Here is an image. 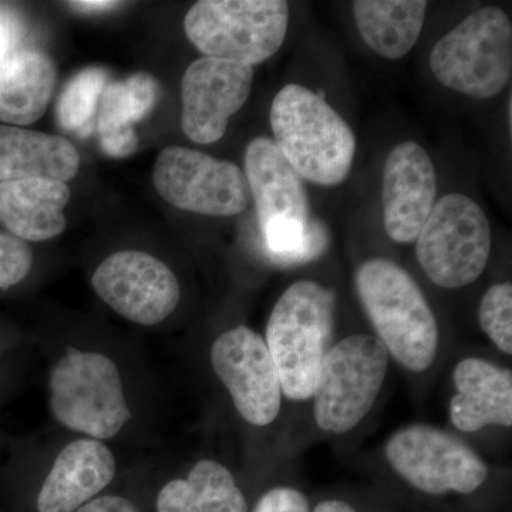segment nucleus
Segmentation results:
<instances>
[{"label": "nucleus", "instance_id": "f257e3e1", "mask_svg": "<svg viewBox=\"0 0 512 512\" xmlns=\"http://www.w3.org/2000/svg\"><path fill=\"white\" fill-rule=\"evenodd\" d=\"M355 285L390 359L409 372H427L440 352L439 322L413 276L390 259L372 258L356 269Z\"/></svg>", "mask_w": 512, "mask_h": 512}, {"label": "nucleus", "instance_id": "f03ea898", "mask_svg": "<svg viewBox=\"0 0 512 512\" xmlns=\"http://www.w3.org/2000/svg\"><path fill=\"white\" fill-rule=\"evenodd\" d=\"M335 325L336 295L325 285L301 279L279 296L264 339L286 399L311 400L320 366L333 345Z\"/></svg>", "mask_w": 512, "mask_h": 512}, {"label": "nucleus", "instance_id": "7ed1b4c3", "mask_svg": "<svg viewBox=\"0 0 512 512\" xmlns=\"http://www.w3.org/2000/svg\"><path fill=\"white\" fill-rule=\"evenodd\" d=\"M269 119L276 147L303 180L338 185L348 178L356 137L322 96L288 84L276 94Z\"/></svg>", "mask_w": 512, "mask_h": 512}, {"label": "nucleus", "instance_id": "20e7f679", "mask_svg": "<svg viewBox=\"0 0 512 512\" xmlns=\"http://www.w3.org/2000/svg\"><path fill=\"white\" fill-rule=\"evenodd\" d=\"M389 353L373 333H353L330 346L312 393L316 427L330 436L357 429L382 396Z\"/></svg>", "mask_w": 512, "mask_h": 512}, {"label": "nucleus", "instance_id": "39448f33", "mask_svg": "<svg viewBox=\"0 0 512 512\" xmlns=\"http://www.w3.org/2000/svg\"><path fill=\"white\" fill-rule=\"evenodd\" d=\"M394 476L430 500L468 498L483 490L490 468L470 444L427 423L400 427L384 444Z\"/></svg>", "mask_w": 512, "mask_h": 512}, {"label": "nucleus", "instance_id": "423d86ee", "mask_svg": "<svg viewBox=\"0 0 512 512\" xmlns=\"http://www.w3.org/2000/svg\"><path fill=\"white\" fill-rule=\"evenodd\" d=\"M49 409L66 429L100 441L116 437L133 417L119 366L77 348L64 350L50 370Z\"/></svg>", "mask_w": 512, "mask_h": 512}, {"label": "nucleus", "instance_id": "0eeeda50", "mask_svg": "<svg viewBox=\"0 0 512 512\" xmlns=\"http://www.w3.org/2000/svg\"><path fill=\"white\" fill-rule=\"evenodd\" d=\"M430 69L443 86L473 99L498 96L512 74V25L503 9L485 6L441 37Z\"/></svg>", "mask_w": 512, "mask_h": 512}, {"label": "nucleus", "instance_id": "6e6552de", "mask_svg": "<svg viewBox=\"0 0 512 512\" xmlns=\"http://www.w3.org/2000/svg\"><path fill=\"white\" fill-rule=\"evenodd\" d=\"M284 0H201L184 19L185 35L205 57L254 67L284 45Z\"/></svg>", "mask_w": 512, "mask_h": 512}, {"label": "nucleus", "instance_id": "1a4fd4ad", "mask_svg": "<svg viewBox=\"0 0 512 512\" xmlns=\"http://www.w3.org/2000/svg\"><path fill=\"white\" fill-rule=\"evenodd\" d=\"M493 232L483 208L463 194H448L434 204L416 239L417 261L433 284L460 289L487 268Z\"/></svg>", "mask_w": 512, "mask_h": 512}, {"label": "nucleus", "instance_id": "9d476101", "mask_svg": "<svg viewBox=\"0 0 512 512\" xmlns=\"http://www.w3.org/2000/svg\"><path fill=\"white\" fill-rule=\"evenodd\" d=\"M158 194L180 210L232 217L247 210L251 192L237 164L185 147H168L154 165Z\"/></svg>", "mask_w": 512, "mask_h": 512}, {"label": "nucleus", "instance_id": "9b49d317", "mask_svg": "<svg viewBox=\"0 0 512 512\" xmlns=\"http://www.w3.org/2000/svg\"><path fill=\"white\" fill-rule=\"evenodd\" d=\"M210 360L242 419L254 427L278 419L284 393L264 336L245 325L225 330L212 343Z\"/></svg>", "mask_w": 512, "mask_h": 512}, {"label": "nucleus", "instance_id": "f8f14e48", "mask_svg": "<svg viewBox=\"0 0 512 512\" xmlns=\"http://www.w3.org/2000/svg\"><path fill=\"white\" fill-rule=\"evenodd\" d=\"M92 285L117 315L141 326L163 323L181 299L174 272L156 256L141 251L107 256L94 271Z\"/></svg>", "mask_w": 512, "mask_h": 512}, {"label": "nucleus", "instance_id": "ddd939ff", "mask_svg": "<svg viewBox=\"0 0 512 512\" xmlns=\"http://www.w3.org/2000/svg\"><path fill=\"white\" fill-rule=\"evenodd\" d=\"M254 83V67L202 56L183 76V130L198 144L220 141L229 119L244 106Z\"/></svg>", "mask_w": 512, "mask_h": 512}, {"label": "nucleus", "instance_id": "4468645a", "mask_svg": "<svg viewBox=\"0 0 512 512\" xmlns=\"http://www.w3.org/2000/svg\"><path fill=\"white\" fill-rule=\"evenodd\" d=\"M437 195V174L427 151L414 141H404L390 151L382 180L383 224L399 244H412Z\"/></svg>", "mask_w": 512, "mask_h": 512}, {"label": "nucleus", "instance_id": "2eb2a0df", "mask_svg": "<svg viewBox=\"0 0 512 512\" xmlns=\"http://www.w3.org/2000/svg\"><path fill=\"white\" fill-rule=\"evenodd\" d=\"M116 470V457L103 441H72L57 454L40 487L37 512H76L109 487Z\"/></svg>", "mask_w": 512, "mask_h": 512}, {"label": "nucleus", "instance_id": "dca6fc26", "mask_svg": "<svg viewBox=\"0 0 512 512\" xmlns=\"http://www.w3.org/2000/svg\"><path fill=\"white\" fill-rule=\"evenodd\" d=\"M456 394L448 403L454 429L473 434L512 427V373L483 357H464L453 369Z\"/></svg>", "mask_w": 512, "mask_h": 512}, {"label": "nucleus", "instance_id": "f3484780", "mask_svg": "<svg viewBox=\"0 0 512 512\" xmlns=\"http://www.w3.org/2000/svg\"><path fill=\"white\" fill-rule=\"evenodd\" d=\"M245 178L254 197L261 228L275 220L308 224L312 220L302 178L282 156L274 141L259 137L245 153Z\"/></svg>", "mask_w": 512, "mask_h": 512}, {"label": "nucleus", "instance_id": "a211bd4d", "mask_svg": "<svg viewBox=\"0 0 512 512\" xmlns=\"http://www.w3.org/2000/svg\"><path fill=\"white\" fill-rule=\"evenodd\" d=\"M69 200V185L60 181H6L0 183V222L22 241H47L66 229Z\"/></svg>", "mask_w": 512, "mask_h": 512}, {"label": "nucleus", "instance_id": "6ab92c4d", "mask_svg": "<svg viewBox=\"0 0 512 512\" xmlns=\"http://www.w3.org/2000/svg\"><path fill=\"white\" fill-rule=\"evenodd\" d=\"M79 168V153L67 138L0 126V183L32 178L67 183Z\"/></svg>", "mask_w": 512, "mask_h": 512}, {"label": "nucleus", "instance_id": "aec40b11", "mask_svg": "<svg viewBox=\"0 0 512 512\" xmlns=\"http://www.w3.org/2000/svg\"><path fill=\"white\" fill-rule=\"evenodd\" d=\"M160 99V84L148 73H136L123 82L109 83L99 104L97 128L107 156H131L138 147L134 124L146 119Z\"/></svg>", "mask_w": 512, "mask_h": 512}, {"label": "nucleus", "instance_id": "412c9836", "mask_svg": "<svg viewBox=\"0 0 512 512\" xmlns=\"http://www.w3.org/2000/svg\"><path fill=\"white\" fill-rule=\"evenodd\" d=\"M55 63L39 50H20L0 66V121L29 126L46 113L55 92Z\"/></svg>", "mask_w": 512, "mask_h": 512}, {"label": "nucleus", "instance_id": "4be33fe9", "mask_svg": "<svg viewBox=\"0 0 512 512\" xmlns=\"http://www.w3.org/2000/svg\"><path fill=\"white\" fill-rule=\"evenodd\" d=\"M157 512H249L247 495L234 474L211 458L197 461L185 478H175L158 491Z\"/></svg>", "mask_w": 512, "mask_h": 512}, {"label": "nucleus", "instance_id": "5701e85b", "mask_svg": "<svg viewBox=\"0 0 512 512\" xmlns=\"http://www.w3.org/2000/svg\"><path fill=\"white\" fill-rule=\"evenodd\" d=\"M423 0H356L353 13L366 45L384 57L397 60L416 46L426 20Z\"/></svg>", "mask_w": 512, "mask_h": 512}, {"label": "nucleus", "instance_id": "b1692460", "mask_svg": "<svg viewBox=\"0 0 512 512\" xmlns=\"http://www.w3.org/2000/svg\"><path fill=\"white\" fill-rule=\"evenodd\" d=\"M109 84V73L87 67L70 80L57 101V121L67 131L87 136L93 128L101 96Z\"/></svg>", "mask_w": 512, "mask_h": 512}, {"label": "nucleus", "instance_id": "393cba45", "mask_svg": "<svg viewBox=\"0 0 512 512\" xmlns=\"http://www.w3.org/2000/svg\"><path fill=\"white\" fill-rule=\"evenodd\" d=\"M480 326L495 348L512 355V285L501 282L484 293L478 311Z\"/></svg>", "mask_w": 512, "mask_h": 512}, {"label": "nucleus", "instance_id": "a878e982", "mask_svg": "<svg viewBox=\"0 0 512 512\" xmlns=\"http://www.w3.org/2000/svg\"><path fill=\"white\" fill-rule=\"evenodd\" d=\"M33 252L22 239L0 232V289L20 284L29 275Z\"/></svg>", "mask_w": 512, "mask_h": 512}, {"label": "nucleus", "instance_id": "bb28decb", "mask_svg": "<svg viewBox=\"0 0 512 512\" xmlns=\"http://www.w3.org/2000/svg\"><path fill=\"white\" fill-rule=\"evenodd\" d=\"M312 505L308 495L291 487V485H276L266 490L256 501L249 512H311Z\"/></svg>", "mask_w": 512, "mask_h": 512}, {"label": "nucleus", "instance_id": "cd10ccee", "mask_svg": "<svg viewBox=\"0 0 512 512\" xmlns=\"http://www.w3.org/2000/svg\"><path fill=\"white\" fill-rule=\"evenodd\" d=\"M18 35V23L15 18L5 9L0 8V66L15 53Z\"/></svg>", "mask_w": 512, "mask_h": 512}, {"label": "nucleus", "instance_id": "c85d7f7f", "mask_svg": "<svg viewBox=\"0 0 512 512\" xmlns=\"http://www.w3.org/2000/svg\"><path fill=\"white\" fill-rule=\"evenodd\" d=\"M76 512H141L133 501L121 495H99Z\"/></svg>", "mask_w": 512, "mask_h": 512}, {"label": "nucleus", "instance_id": "c756f323", "mask_svg": "<svg viewBox=\"0 0 512 512\" xmlns=\"http://www.w3.org/2000/svg\"><path fill=\"white\" fill-rule=\"evenodd\" d=\"M311 512H362L355 504L343 498H323L312 507Z\"/></svg>", "mask_w": 512, "mask_h": 512}, {"label": "nucleus", "instance_id": "7c9ffc66", "mask_svg": "<svg viewBox=\"0 0 512 512\" xmlns=\"http://www.w3.org/2000/svg\"><path fill=\"white\" fill-rule=\"evenodd\" d=\"M69 5L72 6L73 9L82 10V12H104V10L117 8L121 3L104 2V0H99V2L84 0V2H70Z\"/></svg>", "mask_w": 512, "mask_h": 512}]
</instances>
